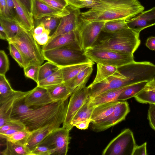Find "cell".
Returning <instances> with one entry per match:
<instances>
[{"mask_svg": "<svg viewBox=\"0 0 155 155\" xmlns=\"http://www.w3.org/2000/svg\"><path fill=\"white\" fill-rule=\"evenodd\" d=\"M24 97L15 103L11 118L20 120L31 131L49 124H63L66 116L68 99L42 106L31 107L25 104Z\"/></svg>", "mask_w": 155, "mask_h": 155, "instance_id": "obj_1", "label": "cell"}, {"mask_svg": "<svg viewBox=\"0 0 155 155\" xmlns=\"http://www.w3.org/2000/svg\"><path fill=\"white\" fill-rule=\"evenodd\" d=\"M144 9L138 0H97L89 10L81 13L80 18L87 21H126L137 16Z\"/></svg>", "mask_w": 155, "mask_h": 155, "instance_id": "obj_2", "label": "cell"}, {"mask_svg": "<svg viewBox=\"0 0 155 155\" xmlns=\"http://www.w3.org/2000/svg\"><path fill=\"white\" fill-rule=\"evenodd\" d=\"M140 44L139 34L128 28L112 33L102 31L92 47L133 54Z\"/></svg>", "mask_w": 155, "mask_h": 155, "instance_id": "obj_3", "label": "cell"}, {"mask_svg": "<svg viewBox=\"0 0 155 155\" xmlns=\"http://www.w3.org/2000/svg\"><path fill=\"white\" fill-rule=\"evenodd\" d=\"M13 44L21 53L26 67L41 65L44 58L42 48L34 39L32 33L24 28L8 41Z\"/></svg>", "mask_w": 155, "mask_h": 155, "instance_id": "obj_4", "label": "cell"}, {"mask_svg": "<svg viewBox=\"0 0 155 155\" xmlns=\"http://www.w3.org/2000/svg\"><path fill=\"white\" fill-rule=\"evenodd\" d=\"M45 59L60 68L91 61L78 45H69L43 51Z\"/></svg>", "mask_w": 155, "mask_h": 155, "instance_id": "obj_5", "label": "cell"}, {"mask_svg": "<svg viewBox=\"0 0 155 155\" xmlns=\"http://www.w3.org/2000/svg\"><path fill=\"white\" fill-rule=\"evenodd\" d=\"M84 52L94 62L113 65L119 68L134 61L133 54L124 52L91 47Z\"/></svg>", "mask_w": 155, "mask_h": 155, "instance_id": "obj_6", "label": "cell"}, {"mask_svg": "<svg viewBox=\"0 0 155 155\" xmlns=\"http://www.w3.org/2000/svg\"><path fill=\"white\" fill-rule=\"evenodd\" d=\"M105 22L87 21L80 18L75 31L77 43L81 50L84 51L91 48L97 41Z\"/></svg>", "mask_w": 155, "mask_h": 155, "instance_id": "obj_7", "label": "cell"}, {"mask_svg": "<svg viewBox=\"0 0 155 155\" xmlns=\"http://www.w3.org/2000/svg\"><path fill=\"white\" fill-rule=\"evenodd\" d=\"M136 145L133 132L129 129L122 131L113 139L102 152V155H132Z\"/></svg>", "mask_w": 155, "mask_h": 155, "instance_id": "obj_8", "label": "cell"}, {"mask_svg": "<svg viewBox=\"0 0 155 155\" xmlns=\"http://www.w3.org/2000/svg\"><path fill=\"white\" fill-rule=\"evenodd\" d=\"M70 130L64 127L58 128L46 137L39 145L46 146L54 151V155H66L71 137Z\"/></svg>", "mask_w": 155, "mask_h": 155, "instance_id": "obj_9", "label": "cell"}, {"mask_svg": "<svg viewBox=\"0 0 155 155\" xmlns=\"http://www.w3.org/2000/svg\"><path fill=\"white\" fill-rule=\"evenodd\" d=\"M84 82L77 87L70 96L68 102L65 118L62 126L67 128L74 116L87 101L89 92Z\"/></svg>", "mask_w": 155, "mask_h": 155, "instance_id": "obj_10", "label": "cell"}, {"mask_svg": "<svg viewBox=\"0 0 155 155\" xmlns=\"http://www.w3.org/2000/svg\"><path fill=\"white\" fill-rule=\"evenodd\" d=\"M120 70L102 81L87 87L89 97H93L106 91L132 85L127 78Z\"/></svg>", "mask_w": 155, "mask_h": 155, "instance_id": "obj_11", "label": "cell"}, {"mask_svg": "<svg viewBox=\"0 0 155 155\" xmlns=\"http://www.w3.org/2000/svg\"><path fill=\"white\" fill-rule=\"evenodd\" d=\"M130 111V108L127 102L118 101L113 113L98 122L92 123L91 128L97 132L106 130L124 120Z\"/></svg>", "mask_w": 155, "mask_h": 155, "instance_id": "obj_12", "label": "cell"}, {"mask_svg": "<svg viewBox=\"0 0 155 155\" xmlns=\"http://www.w3.org/2000/svg\"><path fill=\"white\" fill-rule=\"evenodd\" d=\"M67 8L69 13L61 18L57 28L51 35L49 40L58 36L75 31L77 29L81 13L80 9L69 5Z\"/></svg>", "mask_w": 155, "mask_h": 155, "instance_id": "obj_13", "label": "cell"}, {"mask_svg": "<svg viewBox=\"0 0 155 155\" xmlns=\"http://www.w3.org/2000/svg\"><path fill=\"white\" fill-rule=\"evenodd\" d=\"M69 13L67 8L63 10L56 9L47 4L41 0H33L32 14L35 20L45 17H53L61 18Z\"/></svg>", "mask_w": 155, "mask_h": 155, "instance_id": "obj_14", "label": "cell"}, {"mask_svg": "<svg viewBox=\"0 0 155 155\" xmlns=\"http://www.w3.org/2000/svg\"><path fill=\"white\" fill-rule=\"evenodd\" d=\"M126 21L130 28L140 34L145 28L155 25V7L143 11Z\"/></svg>", "mask_w": 155, "mask_h": 155, "instance_id": "obj_15", "label": "cell"}, {"mask_svg": "<svg viewBox=\"0 0 155 155\" xmlns=\"http://www.w3.org/2000/svg\"><path fill=\"white\" fill-rule=\"evenodd\" d=\"M25 104L30 107L42 106L54 102L51 97L47 89L37 86L24 98Z\"/></svg>", "mask_w": 155, "mask_h": 155, "instance_id": "obj_16", "label": "cell"}, {"mask_svg": "<svg viewBox=\"0 0 155 155\" xmlns=\"http://www.w3.org/2000/svg\"><path fill=\"white\" fill-rule=\"evenodd\" d=\"M30 91L31 90L26 92L15 91L12 95L0 104V127L11 119V114L15 103L25 97Z\"/></svg>", "mask_w": 155, "mask_h": 155, "instance_id": "obj_17", "label": "cell"}, {"mask_svg": "<svg viewBox=\"0 0 155 155\" xmlns=\"http://www.w3.org/2000/svg\"><path fill=\"white\" fill-rule=\"evenodd\" d=\"M61 124L60 123L49 124L31 131L26 144V146L31 151L39 145L53 131L60 127Z\"/></svg>", "mask_w": 155, "mask_h": 155, "instance_id": "obj_18", "label": "cell"}, {"mask_svg": "<svg viewBox=\"0 0 155 155\" xmlns=\"http://www.w3.org/2000/svg\"><path fill=\"white\" fill-rule=\"evenodd\" d=\"M72 45H78L75 31L60 35L50 39L42 46V51L50 50Z\"/></svg>", "mask_w": 155, "mask_h": 155, "instance_id": "obj_19", "label": "cell"}, {"mask_svg": "<svg viewBox=\"0 0 155 155\" xmlns=\"http://www.w3.org/2000/svg\"><path fill=\"white\" fill-rule=\"evenodd\" d=\"M130 86L109 90L93 97H90L91 103L94 107L102 104L117 101L121 94Z\"/></svg>", "mask_w": 155, "mask_h": 155, "instance_id": "obj_20", "label": "cell"}, {"mask_svg": "<svg viewBox=\"0 0 155 155\" xmlns=\"http://www.w3.org/2000/svg\"><path fill=\"white\" fill-rule=\"evenodd\" d=\"M118 101L102 104L94 106L91 117V123H97L109 116L113 112Z\"/></svg>", "mask_w": 155, "mask_h": 155, "instance_id": "obj_21", "label": "cell"}, {"mask_svg": "<svg viewBox=\"0 0 155 155\" xmlns=\"http://www.w3.org/2000/svg\"><path fill=\"white\" fill-rule=\"evenodd\" d=\"M46 88L54 102L68 99L74 91L65 82Z\"/></svg>", "mask_w": 155, "mask_h": 155, "instance_id": "obj_22", "label": "cell"}, {"mask_svg": "<svg viewBox=\"0 0 155 155\" xmlns=\"http://www.w3.org/2000/svg\"><path fill=\"white\" fill-rule=\"evenodd\" d=\"M94 107L91 103L89 97L85 103L75 114L67 128L70 131L79 122L91 119Z\"/></svg>", "mask_w": 155, "mask_h": 155, "instance_id": "obj_23", "label": "cell"}, {"mask_svg": "<svg viewBox=\"0 0 155 155\" xmlns=\"http://www.w3.org/2000/svg\"><path fill=\"white\" fill-rule=\"evenodd\" d=\"M94 64V62L91 61L88 62L78 64L60 68L64 82L71 80L83 70Z\"/></svg>", "mask_w": 155, "mask_h": 155, "instance_id": "obj_24", "label": "cell"}, {"mask_svg": "<svg viewBox=\"0 0 155 155\" xmlns=\"http://www.w3.org/2000/svg\"><path fill=\"white\" fill-rule=\"evenodd\" d=\"M97 64L96 75L94 80L90 85L98 83L120 72L119 68L116 66L100 63Z\"/></svg>", "mask_w": 155, "mask_h": 155, "instance_id": "obj_25", "label": "cell"}, {"mask_svg": "<svg viewBox=\"0 0 155 155\" xmlns=\"http://www.w3.org/2000/svg\"><path fill=\"white\" fill-rule=\"evenodd\" d=\"M6 148L1 152L3 155H31V151L25 145L6 140Z\"/></svg>", "mask_w": 155, "mask_h": 155, "instance_id": "obj_26", "label": "cell"}, {"mask_svg": "<svg viewBox=\"0 0 155 155\" xmlns=\"http://www.w3.org/2000/svg\"><path fill=\"white\" fill-rule=\"evenodd\" d=\"M0 24L5 31L9 39L15 36L23 28L15 20L1 16H0Z\"/></svg>", "mask_w": 155, "mask_h": 155, "instance_id": "obj_27", "label": "cell"}, {"mask_svg": "<svg viewBox=\"0 0 155 155\" xmlns=\"http://www.w3.org/2000/svg\"><path fill=\"white\" fill-rule=\"evenodd\" d=\"M93 65H91L83 70L71 80L65 82L68 85L74 90L83 83L87 82L93 70Z\"/></svg>", "mask_w": 155, "mask_h": 155, "instance_id": "obj_28", "label": "cell"}, {"mask_svg": "<svg viewBox=\"0 0 155 155\" xmlns=\"http://www.w3.org/2000/svg\"><path fill=\"white\" fill-rule=\"evenodd\" d=\"M148 82H141L130 85L120 95L118 101H124L134 97L145 87Z\"/></svg>", "mask_w": 155, "mask_h": 155, "instance_id": "obj_29", "label": "cell"}, {"mask_svg": "<svg viewBox=\"0 0 155 155\" xmlns=\"http://www.w3.org/2000/svg\"><path fill=\"white\" fill-rule=\"evenodd\" d=\"M31 133V131L26 128L10 135L0 137L1 138L5 139L6 140L25 145Z\"/></svg>", "mask_w": 155, "mask_h": 155, "instance_id": "obj_30", "label": "cell"}, {"mask_svg": "<svg viewBox=\"0 0 155 155\" xmlns=\"http://www.w3.org/2000/svg\"><path fill=\"white\" fill-rule=\"evenodd\" d=\"M64 82L61 68L45 79L39 81L37 86L45 88L54 86Z\"/></svg>", "mask_w": 155, "mask_h": 155, "instance_id": "obj_31", "label": "cell"}, {"mask_svg": "<svg viewBox=\"0 0 155 155\" xmlns=\"http://www.w3.org/2000/svg\"><path fill=\"white\" fill-rule=\"evenodd\" d=\"M15 91L12 87L5 75H0V104L12 95Z\"/></svg>", "mask_w": 155, "mask_h": 155, "instance_id": "obj_32", "label": "cell"}, {"mask_svg": "<svg viewBox=\"0 0 155 155\" xmlns=\"http://www.w3.org/2000/svg\"><path fill=\"white\" fill-rule=\"evenodd\" d=\"M128 28L126 20H116L106 21L102 31L112 33Z\"/></svg>", "mask_w": 155, "mask_h": 155, "instance_id": "obj_33", "label": "cell"}, {"mask_svg": "<svg viewBox=\"0 0 155 155\" xmlns=\"http://www.w3.org/2000/svg\"><path fill=\"white\" fill-rule=\"evenodd\" d=\"M60 68L55 64L48 61L41 65L40 66L38 71V82L50 76Z\"/></svg>", "mask_w": 155, "mask_h": 155, "instance_id": "obj_34", "label": "cell"}, {"mask_svg": "<svg viewBox=\"0 0 155 155\" xmlns=\"http://www.w3.org/2000/svg\"><path fill=\"white\" fill-rule=\"evenodd\" d=\"M134 97L140 103L155 104V92L146 87Z\"/></svg>", "mask_w": 155, "mask_h": 155, "instance_id": "obj_35", "label": "cell"}, {"mask_svg": "<svg viewBox=\"0 0 155 155\" xmlns=\"http://www.w3.org/2000/svg\"><path fill=\"white\" fill-rule=\"evenodd\" d=\"M60 19V18L53 17H44L36 21L37 22L35 24V27L39 23L41 22L44 24L46 29L49 30L51 33L53 31L54 32L57 28Z\"/></svg>", "mask_w": 155, "mask_h": 155, "instance_id": "obj_36", "label": "cell"}, {"mask_svg": "<svg viewBox=\"0 0 155 155\" xmlns=\"http://www.w3.org/2000/svg\"><path fill=\"white\" fill-rule=\"evenodd\" d=\"M8 43V49L11 56L20 67L23 68L25 67L26 64L20 52L13 44L11 42Z\"/></svg>", "mask_w": 155, "mask_h": 155, "instance_id": "obj_37", "label": "cell"}, {"mask_svg": "<svg viewBox=\"0 0 155 155\" xmlns=\"http://www.w3.org/2000/svg\"><path fill=\"white\" fill-rule=\"evenodd\" d=\"M26 128L24 124L20 120L11 118L0 127V132L10 129L22 130Z\"/></svg>", "mask_w": 155, "mask_h": 155, "instance_id": "obj_38", "label": "cell"}, {"mask_svg": "<svg viewBox=\"0 0 155 155\" xmlns=\"http://www.w3.org/2000/svg\"><path fill=\"white\" fill-rule=\"evenodd\" d=\"M40 66L31 65L27 66L23 68L25 77L32 79L37 84L38 83V76Z\"/></svg>", "mask_w": 155, "mask_h": 155, "instance_id": "obj_39", "label": "cell"}, {"mask_svg": "<svg viewBox=\"0 0 155 155\" xmlns=\"http://www.w3.org/2000/svg\"><path fill=\"white\" fill-rule=\"evenodd\" d=\"M10 63L8 57L3 50L0 51V75H5L9 69Z\"/></svg>", "mask_w": 155, "mask_h": 155, "instance_id": "obj_40", "label": "cell"}, {"mask_svg": "<svg viewBox=\"0 0 155 155\" xmlns=\"http://www.w3.org/2000/svg\"><path fill=\"white\" fill-rule=\"evenodd\" d=\"M54 151L46 146L39 145L31 151V155H53Z\"/></svg>", "mask_w": 155, "mask_h": 155, "instance_id": "obj_41", "label": "cell"}, {"mask_svg": "<svg viewBox=\"0 0 155 155\" xmlns=\"http://www.w3.org/2000/svg\"><path fill=\"white\" fill-rule=\"evenodd\" d=\"M51 32L46 29L45 31L41 34L36 35L32 34L33 37L37 42L40 45H45L49 41L50 36Z\"/></svg>", "mask_w": 155, "mask_h": 155, "instance_id": "obj_42", "label": "cell"}, {"mask_svg": "<svg viewBox=\"0 0 155 155\" xmlns=\"http://www.w3.org/2000/svg\"><path fill=\"white\" fill-rule=\"evenodd\" d=\"M43 2L54 8L60 10L66 9L69 5L66 0H51Z\"/></svg>", "mask_w": 155, "mask_h": 155, "instance_id": "obj_43", "label": "cell"}, {"mask_svg": "<svg viewBox=\"0 0 155 155\" xmlns=\"http://www.w3.org/2000/svg\"><path fill=\"white\" fill-rule=\"evenodd\" d=\"M147 118L151 127L155 131V104H149Z\"/></svg>", "mask_w": 155, "mask_h": 155, "instance_id": "obj_44", "label": "cell"}, {"mask_svg": "<svg viewBox=\"0 0 155 155\" xmlns=\"http://www.w3.org/2000/svg\"><path fill=\"white\" fill-rule=\"evenodd\" d=\"M69 5L75 8H90L89 3L85 0H66Z\"/></svg>", "mask_w": 155, "mask_h": 155, "instance_id": "obj_45", "label": "cell"}, {"mask_svg": "<svg viewBox=\"0 0 155 155\" xmlns=\"http://www.w3.org/2000/svg\"><path fill=\"white\" fill-rule=\"evenodd\" d=\"M0 16L13 19L5 0H0Z\"/></svg>", "mask_w": 155, "mask_h": 155, "instance_id": "obj_46", "label": "cell"}, {"mask_svg": "<svg viewBox=\"0 0 155 155\" xmlns=\"http://www.w3.org/2000/svg\"><path fill=\"white\" fill-rule=\"evenodd\" d=\"M5 1L13 19L20 24V21L16 12L15 6L13 0H5Z\"/></svg>", "mask_w": 155, "mask_h": 155, "instance_id": "obj_47", "label": "cell"}, {"mask_svg": "<svg viewBox=\"0 0 155 155\" xmlns=\"http://www.w3.org/2000/svg\"><path fill=\"white\" fill-rule=\"evenodd\" d=\"M22 5L28 15L32 18V6L33 0H17Z\"/></svg>", "mask_w": 155, "mask_h": 155, "instance_id": "obj_48", "label": "cell"}, {"mask_svg": "<svg viewBox=\"0 0 155 155\" xmlns=\"http://www.w3.org/2000/svg\"><path fill=\"white\" fill-rule=\"evenodd\" d=\"M147 143L145 142L140 146L136 145L134 149L132 155H146Z\"/></svg>", "mask_w": 155, "mask_h": 155, "instance_id": "obj_49", "label": "cell"}, {"mask_svg": "<svg viewBox=\"0 0 155 155\" xmlns=\"http://www.w3.org/2000/svg\"><path fill=\"white\" fill-rule=\"evenodd\" d=\"M91 122V119L81 121L77 124L75 127L78 129L85 130L88 128Z\"/></svg>", "mask_w": 155, "mask_h": 155, "instance_id": "obj_50", "label": "cell"}, {"mask_svg": "<svg viewBox=\"0 0 155 155\" xmlns=\"http://www.w3.org/2000/svg\"><path fill=\"white\" fill-rule=\"evenodd\" d=\"M46 30L44 24L41 22L39 23L34 29L32 34L39 35L42 34Z\"/></svg>", "mask_w": 155, "mask_h": 155, "instance_id": "obj_51", "label": "cell"}, {"mask_svg": "<svg viewBox=\"0 0 155 155\" xmlns=\"http://www.w3.org/2000/svg\"><path fill=\"white\" fill-rule=\"evenodd\" d=\"M146 46L150 49L155 51V36H151L147 38Z\"/></svg>", "mask_w": 155, "mask_h": 155, "instance_id": "obj_52", "label": "cell"}, {"mask_svg": "<svg viewBox=\"0 0 155 155\" xmlns=\"http://www.w3.org/2000/svg\"><path fill=\"white\" fill-rule=\"evenodd\" d=\"M0 38L1 39L7 41L9 39L5 31L1 25H0Z\"/></svg>", "mask_w": 155, "mask_h": 155, "instance_id": "obj_53", "label": "cell"}, {"mask_svg": "<svg viewBox=\"0 0 155 155\" xmlns=\"http://www.w3.org/2000/svg\"><path fill=\"white\" fill-rule=\"evenodd\" d=\"M146 87L155 92V79L153 78L151 80L148 81Z\"/></svg>", "mask_w": 155, "mask_h": 155, "instance_id": "obj_54", "label": "cell"}, {"mask_svg": "<svg viewBox=\"0 0 155 155\" xmlns=\"http://www.w3.org/2000/svg\"><path fill=\"white\" fill-rule=\"evenodd\" d=\"M43 1H50V0H41Z\"/></svg>", "mask_w": 155, "mask_h": 155, "instance_id": "obj_55", "label": "cell"}, {"mask_svg": "<svg viewBox=\"0 0 155 155\" xmlns=\"http://www.w3.org/2000/svg\"><path fill=\"white\" fill-rule=\"evenodd\" d=\"M153 78H154V79H155V76L153 77Z\"/></svg>", "mask_w": 155, "mask_h": 155, "instance_id": "obj_56", "label": "cell"}]
</instances>
